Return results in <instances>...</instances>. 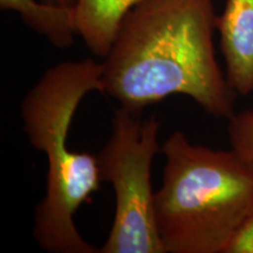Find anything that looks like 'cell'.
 <instances>
[{
    "label": "cell",
    "mask_w": 253,
    "mask_h": 253,
    "mask_svg": "<svg viewBox=\"0 0 253 253\" xmlns=\"http://www.w3.org/2000/svg\"><path fill=\"white\" fill-rule=\"evenodd\" d=\"M217 19L213 0H142L102 62L103 93L134 110L183 94L229 120L237 93L214 54Z\"/></svg>",
    "instance_id": "1"
},
{
    "label": "cell",
    "mask_w": 253,
    "mask_h": 253,
    "mask_svg": "<svg viewBox=\"0 0 253 253\" xmlns=\"http://www.w3.org/2000/svg\"><path fill=\"white\" fill-rule=\"evenodd\" d=\"M103 93V63L65 61L43 73L21 102L24 130L46 155V194L37 205L33 236L50 253H100L82 238L74 214L100 189L96 155L68 149V132L79 104L90 91Z\"/></svg>",
    "instance_id": "2"
},
{
    "label": "cell",
    "mask_w": 253,
    "mask_h": 253,
    "mask_svg": "<svg viewBox=\"0 0 253 253\" xmlns=\"http://www.w3.org/2000/svg\"><path fill=\"white\" fill-rule=\"evenodd\" d=\"M162 153L154 205L166 253H230L253 218V164L233 149L190 143L182 131L169 136Z\"/></svg>",
    "instance_id": "3"
},
{
    "label": "cell",
    "mask_w": 253,
    "mask_h": 253,
    "mask_svg": "<svg viewBox=\"0 0 253 253\" xmlns=\"http://www.w3.org/2000/svg\"><path fill=\"white\" fill-rule=\"evenodd\" d=\"M160 122L142 110L115 109L113 131L96 155L101 181L115 194L112 230L100 253H166L155 218L151 164L160 150Z\"/></svg>",
    "instance_id": "4"
},
{
    "label": "cell",
    "mask_w": 253,
    "mask_h": 253,
    "mask_svg": "<svg viewBox=\"0 0 253 253\" xmlns=\"http://www.w3.org/2000/svg\"><path fill=\"white\" fill-rule=\"evenodd\" d=\"M226 79L237 94L253 90V0H227L217 19Z\"/></svg>",
    "instance_id": "5"
},
{
    "label": "cell",
    "mask_w": 253,
    "mask_h": 253,
    "mask_svg": "<svg viewBox=\"0 0 253 253\" xmlns=\"http://www.w3.org/2000/svg\"><path fill=\"white\" fill-rule=\"evenodd\" d=\"M142 0H77L75 27L94 55L106 58L126 15Z\"/></svg>",
    "instance_id": "6"
},
{
    "label": "cell",
    "mask_w": 253,
    "mask_h": 253,
    "mask_svg": "<svg viewBox=\"0 0 253 253\" xmlns=\"http://www.w3.org/2000/svg\"><path fill=\"white\" fill-rule=\"evenodd\" d=\"M0 8L17 12L27 26L46 37L56 48H67L78 36L74 6L55 5L42 0H0Z\"/></svg>",
    "instance_id": "7"
},
{
    "label": "cell",
    "mask_w": 253,
    "mask_h": 253,
    "mask_svg": "<svg viewBox=\"0 0 253 253\" xmlns=\"http://www.w3.org/2000/svg\"><path fill=\"white\" fill-rule=\"evenodd\" d=\"M227 135L232 149L253 164V109L233 114L227 123Z\"/></svg>",
    "instance_id": "8"
},
{
    "label": "cell",
    "mask_w": 253,
    "mask_h": 253,
    "mask_svg": "<svg viewBox=\"0 0 253 253\" xmlns=\"http://www.w3.org/2000/svg\"><path fill=\"white\" fill-rule=\"evenodd\" d=\"M253 245V218L237 237L230 253H250Z\"/></svg>",
    "instance_id": "9"
},
{
    "label": "cell",
    "mask_w": 253,
    "mask_h": 253,
    "mask_svg": "<svg viewBox=\"0 0 253 253\" xmlns=\"http://www.w3.org/2000/svg\"><path fill=\"white\" fill-rule=\"evenodd\" d=\"M42 1L62 6H75V4H77V0H42Z\"/></svg>",
    "instance_id": "10"
},
{
    "label": "cell",
    "mask_w": 253,
    "mask_h": 253,
    "mask_svg": "<svg viewBox=\"0 0 253 253\" xmlns=\"http://www.w3.org/2000/svg\"><path fill=\"white\" fill-rule=\"evenodd\" d=\"M250 253H253V245H252V248H251V252Z\"/></svg>",
    "instance_id": "11"
},
{
    "label": "cell",
    "mask_w": 253,
    "mask_h": 253,
    "mask_svg": "<svg viewBox=\"0 0 253 253\" xmlns=\"http://www.w3.org/2000/svg\"><path fill=\"white\" fill-rule=\"evenodd\" d=\"M252 93H253V90H252Z\"/></svg>",
    "instance_id": "12"
}]
</instances>
